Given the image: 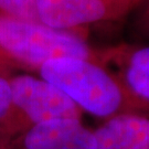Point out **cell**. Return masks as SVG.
Returning a JSON list of instances; mask_svg holds the SVG:
<instances>
[{
  "mask_svg": "<svg viewBox=\"0 0 149 149\" xmlns=\"http://www.w3.org/2000/svg\"><path fill=\"white\" fill-rule=\"evenodd\" d=\"M39 74L66 94L82 112L104 120L122 114L149 115L148 104L97 62L75 58L51 60L39 69Z\"/></svg>",
  "mask_w": 149,
  "mask_h": 149,
  "instance_id": "cell-1",
  "label": "cell"
},
{
  "mask_svg": "<svg viewBox=\"0 0 149 149\" xmlns=\"http://www.w3.org/2000/svg\"><path fill=\"white\" fill-rule=\"evenodd\" d=\"M11 105L0 119V149L37 125L54 119H80L83 112L53 84L32 75L9 79Z\"/></svg>",
  "mask_w": 149,
  "mask_h": 149,
  "instance_id": "cell-2",
  "label": "cell"
},
{
  "mask_svg": "<svg viewBox=\"0 0 149 149\" xmlns=\"http://www.w3.org/2000/svg\"><path fill=\"white\" fill-rule=\"evenodd\" d=\"M0 49L12 61L37 69L62 58L97 62L92 49L73 33L9 17L0 16Z\"/></svg>",
  "mask_w": 149,
  "mask_h": 149,
  "instance_id": "cell-3",
  "label": "cell"
},
{
  "mask_svg": "<svg viewBox=\"0 0 149 149\" xmlns=\"http://www.w3.org/2000/svg\"><path fill=\"white\" fill-rule=\"evenodd\" d=\"M7 149H96V139L80 119H54L29 129Z\"/></svg>",
  "mask_w": 149,
  "mask_h": 149,
  "instance_id": "cell-4",
  "label": "cell"
},
{
  "mask_svg": "<svg viewBox=\"0 0 149 149\" xmlns=\"http://www.w3.org/2000/svg\"><path fill=\"white\" fill-rule=\"evenodd\" d=\"M96 149H149V115L122 114L94 129Z\"/></svg>",
  "mask_w": 149,
  "mask_h": 149,
  "instance_id": "cell-5",
  "label": "cell"
},
{
  "mask_svg": "<svg viewBox=\"0 0 149 149\" xmlns=\"http://www.w3.org/2000/svg\"><path fill=\"white\" fill-rule=\"evenodd\" d=\"M37 3L40 23L61 31L101 20L106 13L102 0H37Z\"/></svg>",
  "mask_w": 149,
  "mask_h": 149,
  "instance_id": "cell-6",
  "label": "cell"
},
{
  "mask_svg": "<svg viewBox=\"0 0 149 149\" xmlns=\"http://www.w3.org/2000/svg\"><path fill=\"white\" fill-rule=\"evenodd\" d=\"M123 83L130 93L149 105V47L130 52L123 63Z\"/></svg>",
  "mask_w": 149,
  "mask_h": 149,
  "instance_id": "cell-7",
  "label": "cell"
},
{
  "mask_svg": "<svg viewBox=\"0 0 149 149\" xmlns=\"http://www.w3.org/2000/svg\"><path fill=\"white\" fill-rule=\"evenodd\" d=\"M11 105V88L9 79L0 76V119L9 111Z\"/></svg>",
  "mask_w": 149,
  "mask_h": 149,
  "instance_id": "cell-8",
  "label": "cell"
},
{
  "mask_svg": "<svg viewBox=\"0 0 149 149\" xmlns=\"http://www.w3.org/2000/svg\"><path fill=\"white\" fill-rule=\"evenodd\" d=\"M12 60L0 49V76H5L8 69L12 65Z\"/></svg>",
  "mask_w": 149,
  "mask_h": 149,
  "instance_id": "cell-9",
  "label": "cell"
}]
</instances>
